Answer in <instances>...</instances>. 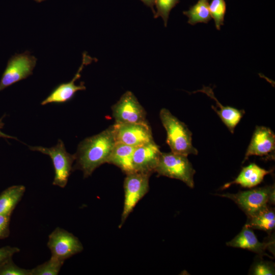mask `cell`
Segmentation results:
<instances>
[{
  "mask_svg": "<svg viewBox=\"0 0 275 275\" xmlns=\"http://www.w3.org/2000/svg\"><path fill=\"white\" fill-rule=\"evenodd\" d=\"M135 148L116 142L107 163L119 167L126 175L134 172L132 166V156Z\"/></svg>",
  "mask_w": 275,
  "mask_h": 275,
  "instance_id": "17",
  "label": "cell"
},
{
  "mask_svg": "<svg viewBox=\"0 0 275 275\" xmlns=\"http://www.w3.org/2000/svg\"><path fill=\"white\" fill-rule=\"evenodd\" d=\"M209 6V0H198L188 10L183 11V14L188 18L187 22L191 25L197 23H207L212 18Z\"/></svg>",
  "mask_w": 275,
  "mask_h": 275,
  "instance_id": "20",
  "label": "cell"
},
{
  "mask_svg": "<svg viewBox=\"0 0 275 275\" xmlns=\"http://www.w3.org/2000/svg\"><path fill=\"white\" fill-rule=\"evenodd\" d=\"M47 246L51 256L64 261L80 253L84 249L77 237L60 227L56 228L49 235Z\"/></svg>",
  "mask_w": 275,
  "mask_h": 275,
  "instance_id": "8",
  "label": "cell"
},
{
  "mask_svg": "<svg viewBox=\"0 0 275 275\" xmlns=\"http://www.w3.org/2000/svg\"><path fill=\"white\" fill-rule=\"evenodd\" d=\"M32 151H37L47 155L53 164L54 176L53 185L64 188L72 171V164L75 161L74 155L67 152L63 142L59 140L57 144L50 148L42 146H29Z\"/></svg>",
  "mask_w": 275,
  "mask_h": 275,
  "instance_id": "4",
  "label": "cell"
},
{
  "mask_svg": "<svg viewBox=\"0 0 275 275\" xmlns=\"http://www.w3.org/2000/svg\"><path fill=\"white\" fill-rule=\"evenodd\" d=\"M273 244V242H260L252 229L245 225L240 232L232 240L227 243L230 246L246 249L260 256L266 255L265 250Z\"/></svg>",
  "mask_w": 275,
  "mask_h": 275,
  "instance_id": "14",
  "label": "cell"
},
{
  "mask_svg": "<svg viewBox=\"0 0 275 275\" xmlns=\"http://www.w3.org/2000/svg\"><path fill=\"white\" fill-rule=\"evenodd\" d=\"M95 59H93L84 52L81 65L73 78L70 81L62 83L56 87L50 94L41 103L44 105L49 103H63L72 99L75 93L78 91L86 90L84 82H81L79 85H76L75 81L80 77L81 72L86 65L92 63Z\"/></svg>",
  "mask_w": 275,
  "mask_h": 275,
  "instance_id": "11",
  "label": "cell"
},
{
  "mask_svg": "<svg viewBox=\"0 0 275 275\" xmlns=\"http://www.w3.org/2000/svg\"><path fill=\"white\" fill-rule=\"evenodd\" d=\"M196 92L205 93L215 100L216 105L215 107H218L219 109H214V111L218 115L229 130L232 133H233L235 128L245 114L244 110L238 109L229 106H223L215 97L212 89L209 87L203 86L202 89L195 91L193 93Z\"/></svg>",
  "mask_w": 275,
  "mask_h": 275,
  "instance_id": "15",
  "label": "cell"
},
{
  "mask_svg": "<svg viewBox=\"0 0 275 275\" xmlns=\"http://www.w3.org/2000/svg\"><path fill=\"white\" fill-rule=\"evenodd\" d=\"M19 252L20 249L15 246L7 245L0 248V265Z\"/></svg>",
  "mask_w": 275,
  "mask_h": 275,
  "instance_id": "27",
  "label": "cell"
},
{
  "mask_svg": "<svg viewBox=\"0 0 275 275\" xmlns=\"http://www.w3.org/2000/svg\"><path fill=\"white\" fill-rule=\"evenodd\" d=\"M116 144L114 125L99 133L85 139L74 154L75 163L72 171L79 170L87 178L101 164L107 163Z\"/></svg>",
  "mask_w": 275,
  "mask_h": 275,
  "instance_id": "1",
  "label": "cell"
},
{
  "mask_svg": "<svg viewBox=\"0 0 275 275\" xmlns=\"http://www.w3.org/2000/svg\"><path fill=\"white\" fill-rule=\"evenodd\" d=\"M113 125L117 143L136 147L154 141L151 129L147 122L115 123Z\"/></svg>",
  "mask_w": 275,
  "mask_h": 275,
  "instance_id": "10",
  "label": "cell"
},
{
  "mask_svg": "<svg viewBox=\"0 0 275 275\" xmlns=\"http://www.w3.org/2000/svg\"><path fill=\"white\" fill-rule=\"evenodd\" d=\"M37 58L29 51L13 56L8 61L0 81V91L33 74Z\"/></svg>",
  "mask_w": 275,
  "mask_h": 275,
  "instance_id": "6",
  "label": "cell"
},
{
  "mask_svg": "<svg viewBox=\"0 0 275 275\" xmlns=\"http://www.w3.org/2000/svg\"><path fill=\"white\" fill-rule=\"evenodd\" d=\"M64 262V260L51 256L48 261L31 269V275L58 274Z\"/></svg>",
  "mask_w": 275,
  "mask_h": 275,
  "instance_id": "21",
  "label": "cell"
},
{
  "mask_svg": "<svg viewBox=\"0 0 275 275\" xmlns=\"http://www.w3.org/2000/svg\"><path fill=\"white\" fill-rule=\"evenodd\" d=\"M273 190L274 186L272 185L219 196L233 201L249 217L267 206L270 195Z\"/></svg>",
  "mask_w": 275,
  "mask_h": 275,
  "instance_id": "7",
  "label": "cell"
},
{
  "mask_svg": "<svg viewBox=\"0 0 275 275\" xmlns=\"http://www.w3.org/2000/svg\"><path fill=\"white\" fill-rule=\"evenodd\" d=\"M150 175L132 172L126 174L124 182V201L121 214V228L139 202L148 192Z\"/></svg>",
  "mask_w": 275,
  "mask_h": 275,
  "instance_id": "5",
  "label": "cell"
},
{
  "mask_svg": "<svg viewBox=\"0 0 275 275\" xmlns=\"http://www.w3.org/2000/svg\"><path fill=\"white\" fill-rule=\"evenodd\" d=\"M211 18L214 19L215 26L220 30L224 25V18L226 11V4L225 0H211L209 6Z\"/></svg>",
  "mask_w": 275,
  "mask_h": 275,
  "instance_id": "22",
  "label": "cell"
},
{
  "mask_svg": "<svg viewBox=\"0 0 275 275\" xmlns=\"http://www.w3.org/2000/svg\"><path fill=\"white\" fill-rule=\"evenodd\" d=\"M0 275H31V270L18 266L11 258L0 265Z\"/></svg>",
  "mask_w": 275,
  "mask_h": 275,
  "instance_id": "24",
  "label": "cell"
},
{
  "mask_svg": "<svg viewBox=\"0 0 275 275\" xmlns=\"http://www.w3.org/2000/svg\"><path fill=\"white\" fill-rule=\"evenodd\" d=\"M272 170H266L252 163L243 167L238 176L232 181L226 183L222 189L228 188L232 184H239L242 187L252 188L259 184L264 177Z\"/></svg>",
  "mask_w": 275,
  "mask_h": 275,
  "instance_id": "16",
  "label": "cell"
},
{
  "mask_svg": "<svg viewBox=\"0 0 275 275\" xmlns=\"http://www.w3.org/2000/svg\"><path fill=\"white\" fill-rule=\"evenodd\" d=\"M11 216L9 214H0V239H5L10 235Z\"/></svg>",
  "mask_w": 275,
  "mask_h": 275,
  "instance_id": "26",
  "label": "cell"
},
{
  "mask_svg": "<svg viewBox=\"0 0 275 275\" xmlns=\"http://www.w3.org/2000/svg\"><path fill=\"white\" fill-rule=\"evenodd\" d=\"M146 6L151 8L153 14L155 13V10L154 8L155 6V0H140Z\"/></svg>",
  "mask_w": 275,
  "mask_h": 275,
  "instance_id": "29",
  "label": "cell"
},
{
  "mask_svg": "<svg viewBox=\"0 0 275 275\" xmlns=\"http://www.w3.org/2000/svg\"><path fill=\"white\" fill-rule=\"evenodd\" d=\"M34 1H35L37 2L40 3V2H43V1H46V0H34Z\"/></svg>",
  "mask_w": 275,
  "mask_h": 275,
  "instance_id": "30",
  "label": "cell"
},
{
  "mask_svg": "<svg viewBox=\"0 0 275 275\" xmlns=\"http://www.w3.org/2000/svg\"><path fill=\"white\" fill-rule=\"evenodd\" d=\"M179 2L180 0H155L156 11L154 15V18L161 17L163 20L164 26L166 27L171 11Z\"/></svg>",
  "mask_w": 275,
  "mask_h": 275,
  "instance_id": "23",
  "label": "cell"
},
{
  "mask_svg": "<svg viewBox=\"0 0 275 275\" xmlns=\"http://www.w3.org/2000/svg\"><path fill=\"white\" fill-rule=\"evenodd\" d=\"M274 264L260 260L256 262L251 269V273L255 275L274 274Z\"/></svg>",
  "mask_w": 275,
  "mask_h": 275,
  "instance_id": "25",
  "label": "cell"
},
{
  "mask_svg": "<svg viewBox=\"0 0 275 275\" xmlns=\"http://www.w3.org/2000/svg\"><path fill=\"white\" fill-rule=\"evenodd\" d=\"M5 115H4L1 118H0V138L5 139H13L17 140L16 138L6 134L1 131V129L4 127L5 125L4 123L2 121Z\"/></svg>",
  "mask_w": 275,
  "mask_h": 275,
  "instance_id": "28",
  "label": "cell"
},
{
  "mask_svg": "<svg viewBox=\"0 0 275 275\" xmlns=\"http://www.w3.org/2000/svg\"><path fill=\"white\" fill-rule=\"evenodd\" d=\"M159 117L166 130V142L171 152L186 156L197 155L198 150L192 144V133L186 125L166 108L160 110Z\"/></svg>",
  "mask_w": 275,
  "mask_h": 275,
  "instance_id": "2",
  "label": "cell"
},
{
  "mask_svg": "<svg viewBox=\"0 0 275 275\" xmlns=\"http://www.w3.org/2000/svg\"><path fill=\"white\" fill-rule=\"evenodd\" d=\"M155 172L159 176L180 180L190 188L194 186L196 171L187 156L172 152H161Z\"/></svg>",
  "mask_w": 275,
  "mask_h": 275,
  "instance_id": "3",
  "label": "cell"
},
{
  "mask_svg": "<svg viewBox=\"0 0 275 275\" xmlns=\"http://www.w3.org/2000/svg\"><path fill=\"white\" fill-rule=\"evenodd\" d=\"M275 134L269 128L257 126L246 149L243 163L252 155L265 156L268 159H274Z\"/></svg>",
  "mask_w": 275,
  "mask_h": 275,
  "instance_id": "12",
  "label": "cell"
},
{
  "mask_svg": "<svg viewBox=\"0 0 275 275\" xmlns=\"http://www.w3.org/2000/svg\"><path fill=\"white\" fill-rule=\"evenodd\" d=\"M116 123L146 122V112L131 91H127L112 107Z\"/></svg>",
  "mask_w": 275,
  "mask_h": 275,
  "instance_id": "9",
  "label": "cell"
},
{
  "mask_svg": "<svg viewBox=\"0 0 275 275\" xmlns=\"http://www.w3.org/2000/svg\"><path fill=\"white\" fill-rule=\"evenodd\" d=\"M161 153L154 141L136 147L132 156L134 172L151 175L155 172Z\"/></svg>",
  "mask_w": 275,
  "mask_h": 275,
  "instance_id": "13",
  "label": "cell"
},
{
  "mask_svg": "<svg viewBox=\"0 0 275 275\" xmlns=\"http://www.w3.org/2000/svg\"><path fill=\"white\" fill-rule=\"evenodd\" d=\"M245 225L251 229L270 233L275 226L274 210L267 205L254 215L249 217Z\"/></svg>",
  "mask_w": 275,
  "mask_h": 275,
  "instance_id": "19",
  "label": "cell"
},
{
  "mask_svg": "<svg viewBox=\"0 0 275 275\" xmlns=\"http://www.w3.org/2000/svg\"><path fill=\"white\" fill-rule=\"evenodd\" d=\"M25 191L22 185H13L3 191L0 194V214H12Z\"/></svg>",
  "mask_w": 275,
  "mask_h": 275,
  "instance_id": "18",
  "label": "cell"
}]
</instances>
